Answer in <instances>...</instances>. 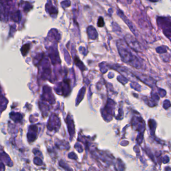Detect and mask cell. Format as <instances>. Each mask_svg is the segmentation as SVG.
<instances>
[{
  "instance_id": "1",
  "label": "cell",
  "mask_w": 171,
  "mask_h": 171,
  "mask_svg": "<svg viewBox=\"0 0 171 171\" xmlns=\"http://www.w3.org/2000/svg\"><path fill=\"white\" fill-rule=\"evenodd\" d=\"M127 43L129 44V45H131V44H133L131 46V47H134V48H138L139 47V45H138V43L136 41V40H135L134 39H133L132 37H131V36H130V37H127Z\"/></svg>"
},
{
  "instance_id": "2",
  "label": "cell",
  "mask_w": 171,
  "mask_h": 171,
  "mask_svg": "<svg viewBox=\"0 0 171 171\" xmlns=\"http://www.w3.org/2000/svg\"><path fill=\"white\" fill-rule=\"evenodd\" d=\"M104 25V21L102 18H100L98 21V26L99 27H102Z\"/></svg>"
}]
</instances>
